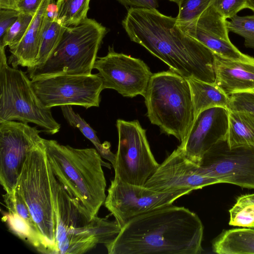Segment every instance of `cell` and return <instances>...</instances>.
I'll return each instance as SVG.
<instances>
[{"mask_svg": "<svg viewBox=\"0 0 254 254\" xmlns=\"http://www.w3.org/2000/svg\"><path fill=\"white\" fill-rule=\"evenodd\" d=\"M122 25L131 41L186 78L215 83L214 53L186 34L176 17L157 9L130 7Z\"/></svg>", "mask_w": 254, "mask_h": 254, "instance_id": "obj_1", "label": "cell"}, {"mask_svg": "<svg viewBox=\"0 0 254 254\" xmlns=\"http://www.w3.org/2000/svg\"><path fill=\"white\" fill-rule=\"evenodd\" d=\"M203 229L196 213L170 204L132 218L104 245L109 254H199Z\"/></svg>", "mask_w": 254, "mask_h": 254, "instance_id": "obj_2", "label": "cell"}, {"mask_svg": "<svg viewBox=\"0 0 254 254\" xmlns=\"http://www.w3.org/2000/svg\"><path fill=\"white\" fill-rule=\"evenodd\" d=\"M43 142L55 176L91 216H97L106 198L102 166L111 169V165L95 148H75L44 138Z\"/></svg>", "mask_w": 254, "mask_h": 254, "instance_id": "obj_3", "label": "cell"}, {"mask_svg": "<svg viewBox=\"0 0 254 254\" xmlns=\"http://www.w3.org/2000/svg\"><path fill=\"white\" fill-rule=\"evenodd\" d=\"M51 179L57 220V254H84L98 244L108 243L119 234L122 228L116 220L91 216L69 194L52 171Z\"/></svg>", "mask_w": 254, "mask_h": 254, "instance_id": "obj_4", "label": "cell"}, {"mask_svg": "<svg viewBox=\"0 0 254 254\" xmlns=\"http://www.w3.org/2000/svg\"><path fill=\"white\" fill-rule=\"evenodd\" d=\"M146 115L161 132L180 143L194 120L190 87L187 79L170 70L152 74L143 96Z\"/></svg>", "mask_w": 254, "mask_h": 254, "instance_id": "obj_5", "label": "cell"}, {"mask_svg": "<svg viewBox=\"0 0 254 254\" xmlns=\"http://www.w3.org/2000/svg\"><path fill=\"white\" fill-rule=\"evenodd\" d=\"M107 32L94 19L87 18L67 27L59 44L40 66L27 69L31 80L55 75H90Z\"/></svg>", "mask_w": 254, "mask_h": 254, "instance_id": "obj_6", "label": "cell"}, {"mask_svg": "<svg viewBox=\"0 0 254 254\" xmlns=\"http://www.w3.org/2000/svg\"><path fill=\"white\" fill-rule=\"evenodd\" d=\"M51 173L42 140L28 154L15 189L27 204L50 254H57V220Z\"/></svg>", "mask_w": 254, "mask_h": 254, "instance_id": "obj_7", "label": "cell"}, {"mask_svg": "<svg viewBox=\"0 0 254 254\" xmlns=\"http://www.w3.org/2000/svg\"><path fill=\"white\" fill-rule=\"evenodd\" d=\"M10 121L34 124L52 135L61 128L51 108L45 107L36 94L29 77L9 66L5 48H0V122Z\"/></svg>", "mask_w": 254, "mask_h": 254, "instance_id": "obj_8", "label": "cell"}, {"mask_svg": "<svg viewBox=\"0 0 254 254\" xmlns=\"http://www.w3.org/2000/svg\"><path fill=\"white\" fill-rule=\"evenodd\" d=\"M119 143L113 167L114 178L144 186L159 166L147 139L146 130L137 120L117 121Z\"/></svg>", "mask_w": 254, "mask_h": 254, "instance_id": "obj_9", "label": "cell"}, {"mask_svg": "<svg viewBox=\"0 0 254 254\" xmlns=\"http://www.w3.org/2000/svg\"><path fill=\"white\" fill-rule=\"evenodd\" d=\"M34 90L46 108L79 106L88 109L99 107L104 90L98 73L62 74L31 80Z\"/></svg>", "mask_w": 254, "mask_h": 254, "instance_id": "obj_10", "label": "cell"}, {"mask_svg": "<svg viewBox=\"0 0 254 254\" xmlns=\"http://www.w3.org/2000/svg\"><path fill=\"white\" fill-rule=\"evenodd\" d=\"M191 189L158 191L145 187L129 184L114 178L108 189L104 205L122 228L139 215L172 204Z\"/></svg>", "mask_w": 254, "mask_h": 254, "instance_id": "obj_11", "label": "cell"}, {"mask_svg": "<svg viewBox=\"0 0 254 254\" xmlns=\"http://www.w3.org/2000/svg\"><path fill=\"white\" fill-rule=\"evenodd\" d=\"M41 131L20 122H0V183L5 192L15 190L28 154L43 140Z\"/></svg>", "mask_w": 254, "mask_h": 254, "instance_id": "obj_12", "label": "cell"}, {"mask_svg": "<svg viewBox=\"0 0 254 254\" xmlns=\"http://www.w3.org/2000/svg\"><path fill=\"white\" fill-rule=\"evenodd\" d=\"M199 172L220 183L254 189V147L230 148L226 140L220 141L203 155Z\"/></svg>", "mask_w": 254, "mask_h": 254, "instance_id": "obj_13", "label": "cell"}, {"mask_svg": "<svg viewBox=\"0 0 254 254\" xmlns=\"http://www.w3.org/2000/svg\"><path fill=\"white\" fill-rule=\"evenodd\" d=\"M94 68L98 71L104 89H114L130 98L144 96L152 75L142 60L117 53L110 46L105 56L97 58Z\"/></svg>", "mask_w": 254, "mask_h": 254, "instance_id": "obj_14", "label": "cell"}, {"mask_svg": "<svg viewBox=\"0 0 254 254\" xmlns=\"http://www.w3.org/2000/svg\"><path fill=\"white\" fill-rule=\"evenodd\" d=\"M216 184L220 183L201 174L199 165L188 159L177 147L159 165L144 186L166 192L187 189L193 190Z\"/></svg>", "mask_w": 254, "mask_h": 254, "instance_id": "obj_15", "label": "cell"}, {"mask_svg": "<svg viewBox=\"0 0 254 254\" xmlns=\"http://www.w3.org/2000/svg\"><path fill=\"white\" fill-rule=\"evenodd\" d=\"M227 21L211 4L193 20L178 24L186 34L217 55L229 59L254 62V58L241 52L231 42Z\"/></svg>", "mask_w": 254, "mask_h": 254, "instance_id": "obj_16", "label": "cell"}, {"mask_svg": "<svg viewBox=\"0 0 254 254\" xmlns=\"http://www.w3.org/2000/svg\"><path fill=\"white\" fill-rule=\"evenodd\" d=\"M229 110L214 107L195 118L186 139L178 148L189 160L199 165L203 155L220 141L226 140Z\"/></svg>", "mask_w": 254, "mask_h": 254, "instance_id": "obj_17", "label": "cell"}, {"mask_svg": "<svg viewBox=\"0 0 254 254\" xmlns=\"http://www.w3.org/2000/svg\"><path fill=\"white\" fill-rule=\"evenodd\" d=\"M3 197L7 212L4 213L2 219L6 223L9 229L38 252L50 254L44 238L18 191L15 189L12 193L5 192Z\"/></svg>", "mask_w": 254, "mask_h": 254, "instance_id": "obj_18", "label": "cell"}, {"mask_svg": "<svg viewBox=\"0 0 254 254\" xmlns=\"http://www.w3.org/2000/svg\"><path fill=\"white\" fill-rule=\"evenodd\" d=\"M52 0H42L21 41L9 49L11 55L8 62L13 67L20 65L28 69L35 66L45 29L47 8Z\"/></svg>", "mask_w": 254, "mask_h": 254, "instance_id": "obj_19", "label": "cell"}, {"mask_svg": "<svg viewBox=\"0 0 254 254\" xmlns=\"http://www.w3.org/2000/svg\"><path fill=\"white\" fill-rule=\"evenodd\" d=\"M215 84L227 95L254 91V61L224 58L214 54Z\"/></svg>", "mask_w": 254, "mask_h": 254, "instance_id": "obj_20", "label": "cell"}, {"mask_svg": "<svg viewBox=\"0 0 254 254\" xmlns=\"http://www.w3.org/2000/svg\"><path fill=\"white\" fill-rule=\"evenodd\" d=\"M212 249L218 254H254V229L224 230L212 241Z\"/></svg>", "mask_w": 254, "mask_h": 254, "instance_id": "obj_21", "label": "cell"}, {"mask_svg": "<svg viewBox=\"0 0 254 254\" xmlns=\"http://www.w3.org/2000/svg\"><path fill=\"white\" fill-rule=\"evenodd\" d=\"M186 79L190 89L194 120L201 112L209 108L222 107L228 109L229 96L215 83L194 78Z\"/></svg>", "mask_w": 254, "mask_h": 254, "instance_id": "obj_22", "label": "cell"}, {"mask_svg": "<svg viewBox=\"0 0 254 254\" xmlns=\"http://www.w3.org/2000/svg\"><path fill=\"white\" fill-rule=\"evenodd\" d=\"M226 141L230 148L254 147V114L246 111H229Z\"/></svg>", "mask_w": 254, "mask_h": 254, "instance_id": "obj_23", "label": "cell"}, {"mask_svg": "<svg viewBox=\"0 0 254 254\" xmlns=\"http://www.w3.org/2000/svg\"><path fill=\"white\" fill-rule=\"evenodd\" d=\"M61 108L63 115L68 124L77 128L94 144L101 157L110 161L112 166L114 165L116 161V154L111 151L110 142L105 141L101 143L96 131L78 114L73 110L71 106H62Z\"/></svg>", "mask_w": 254, "mask_h": 254, "instance_id": "obj_24", "label": "cell"}, {"mask_svg": "<svg viewBox=\"0 0 254 254\" xmlns=\"http://www.w3.org/2000/svg\"><path fill=\"white\" fill-rule=\"evenodd\" d=\"M90 0H57V19L67 27L78 24L87 18Z\"/></svg>", "mask_w": 254, "mask_h": 254, "instance_id": "obj_25", "label": "cell"}, {"mask_svg": "<svg viewBox=\"0 0 254 254\" xmlns=\"http://www.w3.org/2000/svg\"><path fill=\"white\" fill-rule=\"evenodd\" d=\"M66 28L56 18H51L47 14L38 58L33 68L40 66L46 62L59 44Z\"/></svg>", "mask_w": 254, "mask_h": 254, "instance_id": "obj_26", "label": "cell"}, {"mask_svg": "<svg viewBox=\"0 0 254 254\" xmlns=\"http://www.w3.org/2000/svg\"><path fill=\"white\" fill-rule=\"evenodd\" d=\"M229 212V225L254 229V193L239 196Z\"/></svg>", "mask_w": 254, "mask_h": 254, "instance_id": "obj_27", "label": "cell"}, {"mask_svg": "<svg viewBox=\"0 0 254 254\" xmlns=\"http://www.w3.org/2000/svg\"><path fill=\"white\" fill-rule=\"evenodd\" d=\"M34 16L20 13L16 20L0 39V48L8 46L9 49H12L17 45L26 33Z\"/></svg>", "mask_w": 254, "mask_h": 254, "instance_id": "obj_28", "label": "cell"}, {"mask_svg": "<svg viewBox=\"0 0 254 254\" xmlns=\"http://www.w3.org/2000/svg\"><path fill=\"white\" fill-rule=\"evenodd\" d=\"M229 31H231L244 39L247 48L254 49V14L247 16L236 15L227 21Z\"/></svg>", "mask_w": 254, "mask_h": 254, "instance_id": "obj_29", "label": "cell"}, {"mask_svg": "<svg viewBox=\"0 0 254 254\" xmlns=\"http://www.w3.org/2000/svg\"><path fill=\"white\" fill-rule=\"evenodd\" d=\"M212 0H181L178 3V24L191 21L198 16L212 2Z\"/></svg>", "mask_w": 254, "mask_h": 254, "instance_id": "obj_30", "label": "cell"}, {"mask_svg": "<svg viewBox=\"0 0 254 254\" xmlns=\"http://www.w3.org/2000/svg\"><path fill=\"white\" fill-rule=\"evenodd\" d=\"M229 98V111H246L254 114V91L234 93Z\"/></svg>", "mask_w": 254, "mask_h": 254, "instance_id": "obj_31", "label": "cell"}, {"mask_svg": "<svg viewBox=\"0 0 254 254\" xmlns=\"http://www.w3.org/2000/svg\"><path fill=\"white\" fill-rule=\"evenodd\" d=\"M211 4L226 19H231L240 11L247 8L246 0H212Z\"/></svg>", "mask_w": 254, "mask_h": 254, "instance_id": "obj_32", "label": "cell"}, {"mask_svg": "<svg viewBox=\"0 0 254 254\" xmlns=\"http://www.w3.org/2000/svg\"><path fill=\"white\" fill-rule=\"evenodd\" d=\"M20 12L17 10L8 9L0 10V39L6 30L16 20Z\"/></svg>", "mask_w": 254, "mask_h": 254, "instance_id": "obj_33", "label": "cell"}, {"mask_svg": "<svg viewBox=\"0 0 254 254\" xmlns=\"http://www.w3.org/2000/svg\"><path fill=\"white\" fill-rule=\"evenodd\" d=\"M43 0H19L17 11L20 13L34 16Z\"/></svg>", "mask_w": 254, "mask_h": 254, "instance_id": "obj_34", "label": "cell"}, {"mask_svg": "<svg viewBox=\"0 0 254 254\" xmlns=\"http://www.w3.org/2000/svg\"><path fill=\"white\" fill-rule=\"evenodd\" d=\"M122 5L130 7L157 9V0H117Z\"/></svg>", "mask_w": 254, "mask_h": 254, "instance_id": "obj_35", "label": "cell"}, {"mask_svg": "<svg viewBox=\"0 0 254 254\" xmlns=\"http://www.w3.org/2000/svg\"><path fill=\"white\" fill-rule=\"evenodd\" d=\"M19 0H0V8L13 9L17 11Z\"/></svg>", "mask_w": 254, "mask_h": 254, "instance_id": "obj_36", "label": "cell"}, {"mask_svg": "<svg viewBox=\"0 0 254 254\" xmlns=\"http://www.w3.org/2000/svg\"><path fill=\"white\" fill-rule=\"evenodd\" d=\"M247 8L250 9L254 12V0H246Z\"/></svg>", "mask_w": 254, "mask_h": 254, "instance_id": "obj_37", "label": "cell"}]
</instances>
